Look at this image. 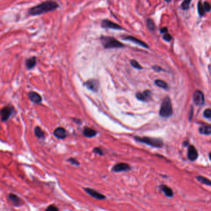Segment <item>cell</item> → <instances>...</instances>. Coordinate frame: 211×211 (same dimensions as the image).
<instances>
[{
    "label": "cell",
    "instance_id": "1",
    "mask_svg": "<svg viewBox=\"0 0 211 211\" xmlns=\"http://www.w3.org/2000/svg\"><path fill=\"white\" fill-rule=\"evenodd\" d=\"M59 7L58 3L54 0H47L36 6L30 7L28 14L30 16H37L56 10Z\"/></svg>",
    "mask_w": 211,
    "mask_h": 211
},
{
    "label": "cell",
    "instance_id": "2",
    "mask_svg": "<svg viewBox=\"0 0 211 211\" xmlns=\"http://www.w3.org/2000/svg\"><path fill=\"white\" fill-rule=\"evenodd\" d=\"M100 39L102 46L105 49L121 48L125 46L123 43L112 37L101 36Z\"/></svg>",
    "mask_w": 211,
    "mask_h": 211
},
{
    "label": "cell",
    "instance_id": "3",
    "mask_svg": "<svg viewBox=\"0 0 211 211\" xmlns=\"http://www.w3.org/2000/svg\"><path fill=\"white\" fill-rule=\"evenodd\" d=\"M173 108L171 100L169 97L166 96L162 101L159 114L162 117H169L172 115Z\"/></svg>",
    "mask_w": 211,
    "mask_h": 211
},
{
    "label": "cell",
    "instance_id": "4",
    "mask_svg": "<svg viewBox=\"0 0 211 211\" xmlns=\"http://www.w3.org/2000/svg\"><path fill=\"white\" fill-rule=\"evenodd\" d=\"M135 139L139 142L147 144L148 145H150L154 147L157 148H160L163 146L162 141L160 139L153 138L150 137H139V136H135Z\"/></svg>",
    "mask_w": 211,
    "mask_h": 211
},
{
    "label": "cell",
    "instance_id": "5",
    "mask_svg": "<svg viewBox=\"0 0 211 211\" xmlns=\"http://www.w3.org/2000/svg\"><path fill=\"white\" fill-rule=\"evenodd\" d=\"M101 27L104 29H113L116 30H123L124 29L118 24L109 19H103L101 22Z\"/></svg>",
    "mask_w": 211,
    "mask_h": 211
},
{
    "label": "cell",
    "instance_id": "6",
    "mask_svg": "<svg viewBox=\"0 0 211 211\" xmlns=\"http://www.w3.org/2000/svg\"><path fill=\"white\" fill-rule=\"evenodd\" d=\"M84 190L86 193H87L88 195H90L91 197H92L95 199L103 200L106 199V196H105L104 195L102 194L101 193L97 191L94 189L91 188L89 187H86V188H84Z\"/></svg>",
    "mask_w": 211,
    "mask_h": 211
},
{
    "label": "cell",
    "instance_id": "7",
    "mask_svg": "<svg viewBox=\"0 0 211 211\" xmlns=\"http://www.w3.org/2000/svg\"><path fill=\"white\" fill-rule=\"evenodd\" d=\"M84 85L87 89H89L94 92H97L99 89L100 83L97 80H95V79H90V80H87L84 83Z\"/></svg>",
    "mask_w": 211,
    "mask_h": 211
},
{
    "label": "cell",
    "instance_id": "8",
    "mask_svg": "<svg viewBox=\"0 0 211 211\" xmlns=\"http://www.w3.org/2000/svg\"><path fill=\"white\" fill-rule=\"evenodd\" d=\"M14 111V108L13 106H7L4 107L1 111V120L3 122L7 121L11 116Z\"/></svg>",
    "mask_w": 211,
    "mask_h": 211
},
{
    "label": "cell",
    "instance_id": "9",
    "mask_svg": "<svg viewBox=\"0 0 211 211\" xmlns=\"http://www.w3.org/2000/svg\"><path fill=\"white\" fill-rule=\"evenodd\" d=\"M131 170V167L129 164L124 162H120L114 165L111 171L113 172H127Z\"/></svg>",
    "mask_w": 211,
    "mask_h": 211
},
{
    "label": "cell",
    "instance_id": "10",
    "mask_svg": "<svg viewBox=\"0 0 211 211\" xmlns=\"http://www.w3.org/2000/svg\"><path fill=\"white\" fill-rule=\"evenodd\" d=\"M193 101L197 106H202L204 103V95L200 90H197L193 94Z\"/></svg>",
    "mask_w": 211,
    "mask_h": 211
},
{
    "label": "cell",
    "instance_id": "11",
    "mask_svg": "<svg viewBox=\"0 0 211 211\" xmlns=\"http://www.w3.org/2000/svg\"><path fill=\"white\" fill-rule=\"evenodd\" d=\"M8 199L11 201V203L14 206L16 207L21 206L22 204V202H23L21 199V198H19L18 196L15 194H13V193H10V194H9Z\"/></svg>",
    "mask_w": 211,
    "mask_h": 211
},
{
    "label": "cell",
    "instance_id": "12",
    "mask_svg": "<svg viewBox=\"0 0 211 211\" xmlns=\"http://www.w3.org/2000/svg\"><path fill=\"white\" fill-rule=\"evenodd\" d=\"M123 39L125 40H128V41H130L131 42H133V43L137 44V45H139L140 46H142V47L146 48H149L148 45H147L146 43H144V41L136 38L134 37H133V36H126V37H123Z\"/></svg>",
    "mask_w": 211,
    "mask_h": 211
},
{
    "label": "cell",
    "instance_id": "13",
    "mask_svg": "<svg viewBox=\"0 0 211 211\" xmlns=\"http://www.w3.org/2000/svg\"><path fill=\"white\" fill-rule=\"evenodd\" d=\"M53 135L58 139H65L67 136V131L63 127H58L55 130Z\"/></svg>",
    "mask_w": 211,
    "mask_h": 211
},
{
    "label": "cell",
    "instance_id": "14",
    "mask_svg": "<svg viewBox=\"0 0 211 211\" xmlns=\"http://www.w3.org/2000/svg\"><path fill=\"white\" fill-rule=\"evenodd\" d=\"M151 93L149 90H146L143 93L137 92L136 94V96L137 99L142 101H147L151 98Z\"/></svg>",
    "mask_w": 211,
    "mask_h": 211
},
{
    "label": "cell",
    "instance_id": "15",
    "mask_svg": "<svg viewBox=\"0 0 211 211\" xmlns=\"http://www.w3.org/2000/svg\"><path fill=\"white\" fill-rule=\"evenodd\" d=\"M198 157V153L196 149L192 145L189 146L188 150V157L190 161H195Z\"/></svg>",
    "mask_w": 211,
    "mask_h": 211
},
{
    "label": "cell",
    "instance_id": "16",
    "mask_svg": "<svg viewBox=\"0 0 211 211\" xmlns=\"http://www.w3.org/2000/svg\"><path fill=\"white\" fill-rule=\"evenodd\" d=\"M29 98L32 102L36 104H40L42 101L41 96L35 91H31L29 93Z\"/></svg>",
    "mask_w": 211,
    "mask_h": 211
},
{
    "label": "cell",
    "instance_id": "17",
    "mask_svg": "<svg viewBox=\"0 0 211 211\" xmlns=\"http://www.w3.org/2000/svg\"><path fill=\"white\" fill-rule=\"evenodd\" d=\"M97 134V131L93 128L85 127L83 130V135L87 138H92Z\"/></svg>",
    "mask_w": 211,
    "mask_h": 211
},
{
    "label": "cell",
    "instance_id": "18",
    "mask_svg": "<svg viewBox=\"0 0 211 211\" xmlns=\"http://www.w3.org/2000/svg\"><path fill=\"white\" fill-rule=\"evenodd\" d=\"M37 64V58L36 57H31L25 60V66L27 69H32Z\"/></svg>",
    "mask_w": 211,
    "mask_h": 211
},
{
    "label": "cell",
    "instance_id": "19",
    "mask_svg": "<svg viewBox=\"0 0 211 211\" xmlns=\"http://www.w3.org/2000/svg\"><path fill=\"white\" fill-rule=\"evenodd\" d=\"M160 188L166 196L172 197L173 196V191L172 189L169 188L168 186L163 185H163L160 186Z\"/></svg>",
    "mask_w": 211,
    "mask_h": 211
},
{
    "label": "cell",
    "instance_id": "20",
    "mask_svg": "<svg viewBox=\"0 0 211 211\" xmlns=\"http://www.w3.org/2000/svg\"><path fill=\"white\" fill-rule=\"evenodd\" d=\"M34 133L36 136L39 139H44L45 138V133L42 130V129L40 127L37 126L34 129Z\"/></svg>",
    "mask_w": 211,
    "mask_h": 211
},
{
    "label": "cell",
    "instance_id": "21",
    "mask_svg": "<svg viewBox=\"0 0 211 211\" xmlns=\"http://www.w3.org/2000/svg\"><path fill=\"white\" fill-rule=\"evenodd\" d=\"M199 132L203 135L211 134V125H204L199 128Z\"/></svg>",
    "mask_w": 211,
    "mask_h": 211
},
{
    "label": "cell",
    "instance_id": "22",
    "mask_svg": "<svg viewBox=\"0 0 211 211\" xmlns=\"http://www.w3.org/2000/svg\"><path fill=\"white\" fill-rule=\"evenodd\" d=\"M196 179L201 183L206 184V185L211 186V181L207 178L202 177V176H198V177H196Z\"/></svg>",
    "mask_w": 211,
    "mask_h": 211
},
{
    "label": "cell",
    "instance_id": "23",
    "mask_svg": "<svg viewBox=\"0 0 211 211\" xmlns=\"http://www.w3.org/2000/svg\"><path fill=\"white\" fill-rule=\"evenodd\" d=\"M198 13H199V14L200 15V16H203L206 13V10H205L204 4H203V3H202V2L201 1H199L198 3Z\"/></svg>",
    "mask_w": 211,
    "mask_h": 211
},
{
    "label": "cell",
    "instance_id": "24",
    "mask_svg": "<svg viewBox=\"0 0 211 211\" xmlns=\"http://www.w3.org/2000/svg\"><path fill=\"white\" fill-rule=\"evenodd\" d=\"M155 85L157 86L162 88V89H167V88H168L167 83H166V82H165L163 80H155Z\"/></svg>",
    "mask_w": 211,
    "mask_h": 211
},
{
    "label": "cell",
    "instance_id": "25",
    "mask_svg": "<svg viewBox=\"0 0 211 211\" xmlns=\"http://www.w3.org/2000/svg\"><path fill=\"white\" fill-rule=\"evenodd\" d=\"M191 1V0H184L182 4H181V7H182L183 10H187L189 7Z\"/></svg>",
    "mask_w": 211,
    "mask_h": 211
},
{
    "label": "cell",
    "instance_id": "26",
    "mask_svg": "<svg viewBox=\"0 0 211 211\" xmlns=\"http://www.w3.org/2000/svg\"><path fill=\"white\" fill-rule=\"evenodd\" d=\"M130 63L131 64V66H133V67L137 69H142L143 67H141V66H140L138 63H137V61H136V60H131L130 61Z\"/></svg>",
    "mask_w": 211,
    "mask_h": 211
},
{
    "label": "cell",
    "instance_id": "27",
    "mask_svg": "<svg viewBox=\"0 0 211 211\" xmlns=\"http://www.w3.org/2000/svg\"><path fill=\"white\" fill-rule=\"evenodd\" d=\"M147 27L150 30H154L155 29V24L152 19H148L147 20Z\"/></svg>",
    "mask_w": 211,
    "mask_h": 211
},
{
    "label": "cell",
    "instance_id": "28",
    "mask_svg": "<svg viewBox=\"0 0 211 211\" xmlns=\"http://www.w3.org/2000/svg\"><path fill=\"white\" fill-rule=\"evenodd\" d=\"M45 211H59V209L56 205L51 204L46 208Z\"/></svg>",
    "mask_w": 211,
    "mask_h": 211
},
{
    "label": "cell",
    "instance_id": "29",
    "mask_svg": "<svg viewBox=\"0 0 211 211\" xmlns=\"http://www.w3.org/2000/svg\"><path fill=\"white\" fill-rule=\"evenodd\" d=\"M68 161L71 164L74 165H76V166H79L80 165V163L77 161V160H76L75 158L74 157H70L68 159Z\"/></svg>",
    "mask_w": 211,
    "mask_h": 211
},
{
    "label": "cell",
    "instance_id": "30",
    "mask_svg": "<svg viewBox=\"0 0 211 211\" xmlns=\"http://www.w3.org/2000/svg\"><path fill=\"white\" fill-rule=\"evenodd\" d=\"M93 152H94L95 154H97L100 155V156H103V151H102V149L100 148H99V147L95 148L94 149Z\"/></svg>",
    "mask_w": 211,
    "mask_h": 211
},
{
    "label": "cell",
    "instance_id": "31",
    "mask_svg": "<svg viewBox=\"0 0 211 211\" xmlns=\"http://www.w3.org/2000/svg\"><path fill=\"white\" fill-rule=\"evenodd\" d=\"M204 116L207 119H211V109H207L204 112Z\"/></svg>",
    "mask_w": 211,
    "mask_h": 211
},
{
    "label": "cell",
    "instance_id": "32",
    "mask_svg": "<svg viewBox=\"0 0 211 211\" xmlns=\"http://www.w3.org/2000/svg\"><path fill=\"white\" fill-rule=\"evenodd\" d=\"M163 38L165 41H171L172 37V36H171V35H170V34L166 33H165V34H164L163 37Z\"/></svg>",
    "mask_w": 211,
    "mask_h": 211
},
{
    "label": "cell",
    "instance_id": "33",
    "mask_svg": "<svg viewBox=\"0 0 211 211\" xmlns=\"http://www.w3.org/2000/svg\"><path fill=\"white\" fill-rule=\"evenodd\" d=\"M204 6L205 8L206 12H209L211 10V5L208 2H205L204 3Z\"/></svg>",
    "mask_w": 211,
    "mask_h": 211
},
{
    "label": "cell",
    "instance_id": "34",
    "mask_svg": "<svg viewBox=\"0 0 211 211\" xmlns=\"http://www.w3.org/2000/svg\"><path fill=\"white\" fill-rule=\"evenodd\" d=\"M160 32L162 33H166V32H167V28H166V27H163V28H162L160 29Z\"/></svg>",
    "mask_w": 211,
    "mask_h": 211
},
{
    "label": "cell",
    "instance_id": "35",
    "mask_svg": "<svg viewBox=\"0 0 211 211\" xmlns=\"http://www.w3.org/2000/svg\"><path fill=\"white\" fill-rule=\"evenodd\" d=\"M73 120H74V122H77V124H79V123H81V120H80V119H73Z\"/></svg>",
    "mask_w": 211,
    "mask_h": 211
},
{
    "label": "cell",
    "instance_id": "36",
    "mask_svg": "<svg viewBox=\"0 0 211 211\" xmlns=\"http://www.w3.org/2000/svg\"><path fill=\"white\" fill-rule=\"evenodd\" d=\"M209 158H210V161H211V153H210V154H209Z\"/></svg>",
    "mask_w": 211,
    "mask_h": 211
},
{
    "label": "cell",
    "instance_id": "37",
    "mask_svg": "<svg viewBox=\"0 0 211 211\" xmlns=\"http://www.w3.org/2000/svg\"><path fill=\"white\" fill-rule=\"evenodd\" d=\"M165 1H166V2H170V1H171V0H165Z\"/></svg>",
    "mask_w": 211,
    "mask_h": 211
}]
</instances>
